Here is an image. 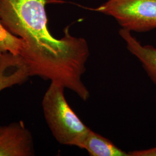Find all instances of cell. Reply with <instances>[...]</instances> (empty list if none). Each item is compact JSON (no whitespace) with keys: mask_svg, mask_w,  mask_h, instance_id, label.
<instances>
[{"mask_svg":"<svg viewBox=\"0 0 156 156\" xmlns=\"http://www.w3.org/2000/svg\"><path fill=\"white\" fill-rule=\"evenodd\" d=\"M46 0H0V18L24 46L19 55L30 76L57 82L86 101L90 91L82 82L89 58V46L82 37L73 36L69 27L57 39L48 27Z\"/></svg>","mask_w":156,"mask_h":156,"instance_id":"1","label":"cell"},{"mask_svg":"<svg viewBox=\"0 0 156 156\" xmlns=\"http://www.w3.org/2000/svg\"><path fill=\"white\" fill-rule=\"evenodd\" d=\"M119 34L125 42L127 50L140 60L147 76L156 86V48L142 45L127 30L121 28Z\"/></svg>","mask_w":156,"mask_h":156,"instance_id":"6","label":"cell"},{"mask_svg":"<svg viewBox=\"0 0 156 156\" xmlns=\"http://www.w3.org/2000/svg\"><path fill=\"white\" fill-rule=\"evenodd\" d=\"M31 131L23 121L0 126V156H34Z\"/></svg>","mask_w":156,"mask_h":156,"instance_id":"4","label":"cell"},{"mask_svg":"<svg viewBox=\"0 0 156 156\" xmlns=\"http://www.w3.org/2000/svg\"><path fill=\"white\" fill-rule=\"evenodd\" d=\"M30 77L28 68L21 56L6 53L0 55V92L17 84H22Z\"/></svg>","mask_w":156,"mask_h":156,"instance_id":"5","label":"cell"},{"mask_svg":"<svg viewBox=\"0 0 156 156\" xmlns=\"http://www.w3.org/2000/svg\"><path fill=\"white\" fill-rule=\"evenodd\" d=\"M64 89L62 84L51 82L42 101L44 115L53 136L60 144L77 146L90 128L69 105Z\"/></svg>","mask_w":156,"mask_h":156,"instance_id":"2","label":"cell"},{"mask_svg":"<svg viewBox=\"0 0 156 156\" xmlns=\"http://www.w3.org/2000/svg\"><path fill=\"white\" fill-rule=\"evenodd\" d=\"M23 46V40L9 32L4 27L0 18V55L11 53L19 55Z\"/></svg>","mask_w":156,"mask_h":156,"instance_id":"8","label":"cell"},{"mask_svg":"<svg viewBox=\"0 0 156 156\" xmlns=\"http://www.w3.org/2000/svg\"><path fill=\"white\" fill-rule=\"evenodd\" d=\"M129 156H156V146L142 150H136L128 152Z\"/></svg>","mask_w":156,"mask_h":156,"instance_id":"9","label":"cell"},{"mask_svg":"<svg viewBox=\"0 0 156 156\" xmlns=\"http://www.w3.org/2000/svg\"><path fill=\"white\" fill-rule=\"evenodd\" d=\"M92 10L113 17L122 28L131 32L156 28V0H107Z\"/></svg>","mask_w":156,"mask_h":156,"instance_id":"3","label":"cell"},{"mask_svg":"<svg viewBox=\"0 0 156 156\" xmlns=\"http://www.w3.org/2000/svg\"><path fill=\"white\" fill-rule=\"evenodd\" d=\"M76 147L86 150L91 156H129L128 153L118 147L111 140L90 128L82 137Z\"/></svg>","mask_w":156,"mask_h":156,"instance_id":"7","label":"cell"}]
</instances>
